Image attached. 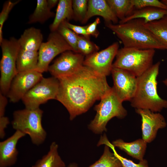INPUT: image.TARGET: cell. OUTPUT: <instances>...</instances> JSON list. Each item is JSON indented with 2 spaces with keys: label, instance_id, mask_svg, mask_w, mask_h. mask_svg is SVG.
Here are the masks:
<instances>
[{
  "label": "cell",
  "instance_id": "21",
  "mask_svg": "<svg viewBox=\"0 0 167 167\" xmlns=\"http://www.w3.org/2000/svg\"><path fill=\"white\" fill-rule=\"evenodd\" d=\"M38 60V51H27L20 48L16 60L17 73L35 70Z\"/></svg>",
  "mask_w": 167,
  "mask_h": 167
},
{
  "label": "cell",
  "instance_id": "33",
  "mask_svg": "<svg viewBox=\"0 0 167 167\" xmlns=\"http://www.w3.org/2000/svg\"><path fill=\"white\" fill-rule=\"evenodd\" d=\"M63 22L67 27L76 34L81 35L86 38L90 39V36L88 34L87 32V25L84 26L75 25L71 24L67 20H65Z\"/></svg>",
  "mask_w": 167,
  "mask_h": 167
},
{
  "label": "cell",
  "instance_id": "10",
  "mask_svg": "<svg viewBox=\"0 0 167 167\" xmlns=\"http://www.w3.org/2000/svg\"><path fill=\"white\" fill-rule=\"evenodd\" d=\"M43 77L42 73L35 70L18 73L12 80L6 96L11 102H18Z\"/></svg>",
  "mask_w": 167,
  "mask_h": 167
},
{
  "label": "cell",
  "instance_id": "1",
  "mask_svg": "<svg viewBox=\"0 0 167 167\" xmlns=\"http://www.w3.org/2000/svg\"><path fill=\"white\" fill-rule=\"evenodd\" d=\"M58 80L59 86L56 100L67 109L71 120L86 112L112 88L106 77L84 65L71 75Z\"/></svg>",
  "mask_w": 167,
  "mask_h": 167
},
{
  "label": "cell",
  "instance_id": "2",
  "mask_svg": "<svg viewBox=\"0 0 167 167\" xmlns=\"http://www.w3.org/2000/svg\"><path fill=\"white\" fill-rule=\"evenodd\" d=\"M144 23L143 19H138L118 24L106 23V26L121 41L123 47L141 49H165L144 26Z\"/></svg>",
  "mask_w": 167,
  "mask_h": 167
},
{
  "label": "cell",
  "instance_id": "19",
  "mask_svg": "<svg viewBox=\"0 0 167 167\" xmlns=\"http://www.w3.org/2000/svg\"><path fill=\"white\" fill-rule=\"evenodd\" d=\"M167 15V10L154 7H146L136 9L130 15L119 22V24L126 23L138 19H144V24L159 20Z\"/></svg>",
  "mask_w": 167,
  "mask_h": 167
},
{
  "label": "cell",
  "instance_id": "35",
  "mask_svg": "<svg viewBox=\"0 0 167 167\" xmlns=\"http://www.w3.org/2000/svg\"><path fill=\"white\" fill-rule=\"evenodd\" d=\"M9 123V118L4 116L0 117V137L3 139L5 135V129Z\"/></svg>",
  "mask_w": 167,
  "mask_h": 167
},
{
  "label": "cell",
  "instance_id": "29",
  "mask_svg": "<svg viewBox=\"0 0 167 167\" xmlns=\"http://www.w3.org/2000/svg\"><path fill=\"white\" fill-rule=\"evenodd\" d=\"M56 31L71 47L73 51L77 53V43L79 35L67 27L63 22L59 26Z\"/></svg>",
  "mask_w": 167,
  "mask_h": 167
},
{
  "label": "cell",
  "instance_id": "4",
  "mask_svg": "<svg viewBox=\"0 0 167 167\" xmlns=\"http://www.w3.org/2000/svg\"><path fill=\"white\" fill-rule=\"evenodd\" d=\"M112 87L101 98L99 103L95 106L96 114L88 125V128L95 134H101L107 131V124L112 118H124L127 115V111Z\"/></svg>",
  "mask_w": 167,
  "mask_h": 167
},
{
  "label": "cell",
  "instance_id": "12",
  "mask_svg": "<svg viewBox=\"0 0 167 167\" xmlns=\"http://www.w3.org/2000/svg\"><path fill=\"white\" fill-rule=\"evenodd\" d=\"M84 56L68 50L62 53L51 65L48 71L52 77L57 79L71 75L83 65Z\"/></svg>",
  "mask_w": 167,
  "mask_h": 167
},
{
  "label": "cell",
  "instance_id": "34",
  "mask_svg": "<svg viewBox=\"0 0 167 167\" xmlns=\"http://www.w3.org/2000/svg\"><path fill=\"white\" fill-rule=\"evenodd\" d=\"M100 22V18L97 17L93 22L87 25V32L89 36H92L95 38L98 37L99 32L97 29V27Z\"/></svg>",
  "mask_w": 167,
  "mask_h": 167
},
{
  "label": "cell",
  "instance_id": "22",
  "mask_svg": "<svg viewBox=\"0 0 167 167\" xmlns=\"http://www.w3.org/2000/svg\"><path fill=\"white\" fill-rule=\"evenodd\" d=\"M58 144L53 142L47 154L37 160L31 167H65V163L58 153Z\"/></svg>",
  "mask_w": 167,
  "mask_h": 167
},
{
  "label": "cell",
  "instance_id": "11",
  "mask_svg": "<svg viewBox=\"0 0 167 167\" xmlns=\"http://www.w3.org/2000/svg\"><path fill=\"white\" fill-rule=\"evenodd\" d=\"M119 45L115 42L106 48L86 56L83 65L95 72L106 77L111 73L112 63L119 49Z\"/></svg>",
  "mask_w": 167,
  "mask_h": 167
},
{
  "label": "cell",
  "instance_id": "5",
  "mask_svg": "<svg viewBox=\"0 0 167 167\" xmlns=\"http://www.w3.org/2000/svg\"><path fill=\"white\" fill-rule=\"evenodd\" d=\"M155 53L154 49L123 47L118 49L113 67L127 71L138 77L153 65Z\"/></svg>",
  "mask_w": 167,
  "mask_h": 167
},
{
  "label": "cell",
  "instance_id": "31",
  "mask_svg": "<svg viewBox=\"0 0 167 167\" xmlns=\"http://www.w3.org/2000/svg\"><path fill=\"white\" fill-rule=\"evenodd\" d=\"M20 1L17 0L12 2L8 0L5 2L3 4L0 13V43L3 39L2 36V28L4 24L7 19L12 9Z\"/></svg>",
  "mask_w": 167,
  "mask_h": 167
},
{
  "label": "cell",
  "instance_id": "25",
  "mask_svg": "<svg viewBox=\"0 0 167 167\" xmlns=\"http://www.w3.org/2000/svg\"><path fill=\"white\" fill-rule=\"evenodd\" d=\"M106 1L120 21L130 15L134 10L135 7L131 0H107Z\"/></svg>",
  "mask_w": 167,
  "mask_h": 167
},
{
  "label": "cell",
  "instance_id": "20",
  "mask_svg": "<svg viewBox=\"0 0 167 167\" xmlns=\"http://www.w3.org/2000/svg\"><path fill=\"white\" fill-rule=\"evenodd\" d=\"M72 0H59L54 20L49 26L51 32L56 31L60 24L65 20L74 19Z\"/></svg>",
  "mask_w": 167,
  "mask_h": 167
},
{
  "label": "cell",
  "instance_id": "9",
  "mask_svg": "<svg viewBox=\"0 0 167 167\" xmlns=\"http://www.w3.org/2000/svg\"><path fill=\"white\" fill-rule=\"evenodd\" d=\"M68 50L73 49L62 36L57 31L51 32L47 41L42 43L38 51V62L35 70L42 73L47 71L53 59Z\"/></svg>",
  "mask_w": 167,
  "mask_h": 167
},
{
  "label": "cell",
  "instance_id": "8",
  "mask_svg": "<svg viewBox=\"0 0 167 167\" xmlns=\"http://www.w3.org/2000/svg\"><path fill=\"white\" fill-rule=\"evenodd\" d=\"M59 86L58 79L53 77H43L22 98L25 108L36 109L50 100H56Z\"/></svg>",
  "mask_w": 167,
  "mask_h": 167
},
{
  "label": "cell",
  "instance_id": "17",
  "mask_svg": "<svg viewBox=\"0 0 167 167\" xmlns=\"http://www.w3.org/2000/svg\"><path fill=\"white\" fill-rule=\"evenodd\" d=\"M43 39L41 30L31 27L25 29L18 40L20 48L27 51H38Z\"/></svg>",
  "mask_w": 167,
  "mask_h": 167
},
{
  "label": "cell",
  "instance_id": "13",
  "mask_svg": "<svg viewBox=\"0 0 167 167\" xmlns=\"http://www.w3.org/2000/svg\"><path fill=\"white\" fill-rule=\"evenodd\" d=\"M111 73L113 88L119 99L122 102L130 101L136 91L137 77L127 71L113 67Z\"/></svg>",
  "mask_w": 167,
  "mask_h": 167
},
{
  "label": "cell",
  "instance_id": "16",
  "mask_svg": "<svg viewBox=\"0 0 167 167\" xmlns=\"http://www.w3.org/2000/svg\"><path fill=\"white\" fill-rule=\"evenodd\" d=\"M95 15L102 17L106 24L112 22L114 24H117L118 22V18L110 8L106 0H88L87 12L82 23H86L90 18Z\"/></svg>",
  "mask_w": 167,
  "mask_h": 167
},
{
  "label": "cell",
  "instance_id": "23",
  "mask_svg": "<svg viewBox=\"0 0 167 167\" xmlns=\"http://www.w3.org/2000/svg\"><path fill=\"white\" fill-rule=\"evenodd\" d=\"M144 24L167 50V15L159 20Z\"/></svg>",
  "mask_w": 167,
  "mask_h": 167
},
{
  "label": "cell",
  "instance_id": "37",
  "mask_svg": "<svg viewBox=\"0 0 167 167\" xmlns=\"http://www.w3.org/2000/svg\"><path fill=\"white\" fill-rule=\"evenodd\" d=\"M59 2L58 0H47V3L48 7L50 10L55 7L57 5H58Z\"/></svg>",
  "mask_w": 167,
  "mask_h": 167
},
{
  "label": "cell",
  "instance_id": "28",
  "mask_svg": "<svg viewBox=\"0 0 167 167\" xmlns=\"http://www.w3.org/2000/svg\"><path fill=\"white\" fill-rule=\"evenodd\" d=\"M99 49V47L91 41L89 39L79 35L77 43V53L86 57L98 51Z\"/></svg>",
  "mask_w": 167,
  "mask_h": 167
},
{
  "label": "cell",
  "instance_id": "40",
  "mask_svg": "<svg viewBox=\"0 0 167 167\" xmlns=\"http://www.w3.org/2000/svg\"><path fill=\"white\" fill-rule=\"evenodd\" d=\"M161 1L167 6V0H162Z\"/></svg>",
  "mask_w": 167,
  "mask_h": 167
},
{
  "label": "cell",
  "instance_id": "27",
  "mask_svg": "<svg viewBox=\"0 0 167 167\" xmlns=\"http://www.w3.org/2000/svg\"><path fill=\"white\" fill-rule=\"evenodd\" d=\"M99 145L105 144L109 146L113 152L115 156L119 159L122 165V167H150L148 166V161L146 159L139 161V163H134L132 160L125 158L117 152L115 149V147L109 141L106 135L102 136L98 142Z\"/></svg>",
  "mask_w": 167,
  "mask_h": 167
},
{
  "label": "cell",
  "instance_id": "18",
  "mask_svg": "<svg viewBox=\"0 0 167 167\" xmlns=\"http://www.w3.org/2000/svg\"><path fill=\"white\" fill-rule=\"evenodd\" d=\"M112 144L128 155L139 161L143 159L147 143L142 139H139L131 142H126L119 139L112 142Z\"/></svg>",
  "mask_w": 167,
  "mask_h": 167
},
{
  "label": "cell",
  "instance_id": "3",
  "mask_svg": "<svg viewBox=\"0 0 167 167\" xmlns=\"http://www.w3.org/2000/svg\"><path fill=\"white\" fill-rule=\"evenodd\" d=\"M161 63L153 64L140 76L137 77L135 94L130 101L135 109H147L154 112L167 108V100L161 98L157 92V78Z\"/></svg>",
  "mask_w": 167,
  "mask_h": 167
},
{
  "label": "cell",
  "instance_id": "7",
  "mask_svg": "<svg viewBox=\"0 0 167 167\" xmlns=\"http://www.w3.org/2000/svg\"><path fill=\"white\" fill-rule=\"evenodd\" d=\"M0 45L2 52L0 62V92L6 96L12 80L17 73L16 60L20 46L18 39L14 37L9 39L3 38Z\"/></svg>",
  "mask_w": 167,
  "mask_h": 167
},
{
  "label": "cell",
  "instance_id": "36",
  "mask_svg": "<svg viewBox=\"0 0 167 167\" xmlns=\"http://www.w3.org/2000/svg\"><path fill=\"white\" fill-rule=\"evenodd\" d=\"M7 102L6 96L0 92V117L5 116V108Z\"/></svg>",
  "mask_w": 167,
  "mask_h": 167
},
{
  "label": "cell",
  "instance_id": "30",
  "mask_svg": "<svg viewBox=\"0 0 167 167\" xmlns=\"http://www.w3.org/2000/svg\"><path fill=\"white\" fill-rule=\"evenodd\" d=\"M87 0H72L74 19L82 23L86 15L88 7Z\"/></svg>",
  "mask_w": 167,
  "mask_h": 167
},
{
  "label": "cell",
  "instance_id": "39",
  "mask_svg": "<svg viewBox=\"0 0 167 167\" xmlns=\"http://www.w3.org/2000/svg\"><path fill=\"white\" fill-rule=\"evenodd\" d=\"M163 82L165 86H167V78L163 80Z\"/></svg>",
  "mask_w": 167,
  "mask_h": 167
},
{
  "label": "cell",
  "instance_id": "6",
  "mask_svg": "<svg viewBox=\"0 0 167 167\" xmlns=\"http://www.w3.org/2000/svg\"><path fill=\"white\" fill-rule=\"evenodd\" d=\"M43 111L25 108L15 111L11 124L13 128L28 135L32 143L39 145L45 141L47 133L42 124Z\"/></svg>",
  "mask_w": 167,
  "mask_h": 167
},
{
  "label": "cell",
  "instance_id": "15",
  "mask_svg": "<svg viewBox=\"0 0 167 167\" xmlns=\"http://www.w3.org/2000/svg\"><path fill=\"white\" fill-rule=\"evenodd\" d=\"M25 135L16 131L11 136L0 142V167H11L16 163L18 154L17 143Z\"/></svg>",
  "mask_w": 167,
  "mask_h": 167
},
{
  "label": "cell",
  "instance_id": "14",
  "mask_svg": "<svg viewBox=\"0 0 167 167\" xmlns=\"http://www.w3.org/2000/svg\"><path fill=\"white\" fill-rule=\"evenodd\" d=\"M141 118L142 139L150 143L156 137L158 130L166 127V123L163 116L158 112L147 109H135Z\"/></svg>",
  "mask_w": 167,
  "mask_h": 167
},
{
  "label": "cell",
  "instance_id": "32",
  "mask_svg": "<svg viewBox=\"0 0 167 167\" xmlns=\"http://www.w3.org/2000/svg\"><path fill=\"white\" fill-rule=\"evenodd\" d=\"M131 1L136 9L151 7L167 10V6L158 0H131Z\"/></svg>",
  "mask_w": 167,
  "mask_h": 167
},
{
  "label": "cell",
  "instance_id": "26",
  "mask_svg": "<svg viewBox=\"0 0 167 167\" xmlns=\"http://www.w3.org/2000/svg\"><path fill=\"white\" fill-rule=\"evenodd\" d=\"M109 148L105 145L100 158L88 167H122L120 161L113 153L110 151Z\"/></svg>",
  "mask_w": 167,
  "mask_h": 167
},
{
  "label": "cell",
  "instance_id": "24",
  "mask_svg": "<svg viewBox=\"0 0 167 167\" xmlns=\"http://www.w3.org/2000/svg\"><path fill=\"white\" fill-rule=\"evenodd\" d=\"M55 16V14L48 7L46 0H37L36 8L33 12L29 16L28 23L43 24Z\"/></svg>",
  "mask_w": 167,
  "mask_h": 167
},
{
  "label": "cell",
  "instance_id": "38",
  "mask_svg": "<svg viewBox=\"0 0 167 167\" xmlns=\"http://www.w3.org/2000/svg\"><path fill=\"white\" fill-rule=\"evenodd\" d=\"M67 167H79L75 163H71L69 164Z\"/></svg>",
  "mask_w": 167,
  "mask_h": 167
}]
</instances>
